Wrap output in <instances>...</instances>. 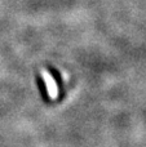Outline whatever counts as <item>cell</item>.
I'll return each mask as SVG.
<instances>
[{
	"label": "cell",
	"mask_w": 146,
	"mask_h": 147,
	"mask_svg": "<svg viewBox=\"0 0 146 147\" xmlns=\"http://www.w3.org/2000/svg\"><path fill=\"white\" fill-rule=\"evenodd\" d=\"M36 83H38V86H39V90H40V94L43 97V99L45 102H49V93H48V86H47V83L44 80L43 76L38 75L36 76Z\"/></svg>",
	"instance_id": "1"
},
{
	"label": "cell",
	"mask_w": 146,
	"mask_h": 147,
	"mask_svg": "<svg viewBox=\"0 0 146 147\" xmlns=\"http://www.w3.org/2000/svg\"><path fill=\"white\" fill-rule=\"evenodd\" d=\"M49 74H51V76L53 78V80H54V84H57V86L58 88H61V85H62V83H61V75H59L58 72H57V70H49Z\"/></svg>",
	"instance_id": "2"
}]
</instances>
